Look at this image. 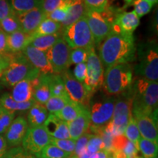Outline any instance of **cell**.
Returning a JSON list of instances; mask_svg holds the SVG:
<instances>
[{"instance_id": "19", "label": "cell", "mask_w": 158, "mask_h": 158, "mask_svg": "<svg viewBox=\"0 0 158 158\" xmlns=\"http://www.w3.org/2000/svg\"><path fill=\"white\" fill-rule=\"evenodd\" d=\"M140 24V19L134 11L119 13L114 21L112 29L124 35H133Z\"/></svg>"}, {"instance_id": "59", "label": "cell", "mask_w": 158, "mask_h": 158, "mask_svg": "<svg viewBox=\"0 0 158 158\" xmlns=\"http://www.w3.org/2000/svg\"><path fill=\"white\" fill-rule=\"evenodd\" d=\"M152 158H158L157 156H156V157H152Z\"/></svg>"}, {"instance_id": "41", "label": "cell", "mask_w": 158, "mask_h": 158, "mask_svg": "<svg viewBox=\"0 0 158 158\" xmlns=\"http://www.w3.org/2000/svg\"><path fill=\"white\" fill-rule=\"evenodd\" d=\"M133 5V11L135 12L139 19L143 17V15L148 14L151 11L153 6L152 4H151L147 0H134Z\"/></svg>"}, {"instance_id": "54", "label": "cell", "mask_w": 158, "mask_h": 158, "mask_svg": "<svg viewBox=\"0 0 158 158\" xmlns=\"http://www.w3.org/2000/svg\"><path fill=\"white\" fill-rule=\"evenodd\" d=\"M147 1L149 2L150 3L152 4V5H155V4H157V1H158V0H147Z\"/></svg>"}, {"instance_id": "31", "label": "cell", "mask_w": 158, "mask_h": 158, "mask_svg": "<svg viewBox=\"0 0 158 158\" xmlns=\"http://www.w3.org/2000/svg\"><path fill=\"white\" fill-rule=\"evenodd\" d=\"M49 86H50L51 96H56L69 99L68 94H67L66 89H65L64 81H63L61 75H49Z\"/></svg>"}, {"instance_id": "44", "label": "cell", "mask_w": 158, "mask_h": 158, "mask_svg": "<svg viewBox=\"0 0 158 158\" xmlns=\"http://www.w3.org/2000/svg\"><path fill=\"white\" fill-rule=\"evenodd\" d=\"M4 158H36V157L23 149V147H16L7 150Z\"/></svg>"}, {"instance_id": "15", "label": "cell", "mask_w": 158, "mask_h": 158, "mask_svg": "<svg viewBox=\"0 0 158 158\" xmlns=\"http://www.w3.org/2000/svg\"><path fill=\"white\" fill-rule=\"evenodd\" d=\"M40 75L25 78L17 83L13 87L11 96L15 101L19 102H29L33 100L35 88L39 84Z\"/></svg>"}, {"instance_id": "21", "label": "cell", "mask_w": 158, "mask_h": 158, "mask_svg": "<svg viewBox=\"0 0 158 158\" xmlns=\"http://www.w3.org/2000/svg\"><path fill=\"white\" fill-rule=\"evenodd\" d=\"M90 124L89 109L88 107H84L73 121L68 123L70 138L76 141L84 133H87Z\"/></svg>"}, {"instance_id": "56", "label": "cell", "mask_w": 158, "mask_h": 158, "mask_svg": "<svg viewBox=\"0 0 158 158\" xmlns=\"http://www.w3.org/2000/svg\"><path fill=\"white\" fill-rule=\"evenodd\" d=\"M107 158H116V157H114V155H113V153H112V152H108V155Z\"/></svg>"}, {"instance_id": "30", "label": "cell", "mask_w": 158, "mask_h": 158, "mask_svg": "<svg viewBox=\"0 0 158 158\" xmlns=\"http://www.w3.org/2000/svg\"><path fill=\"white\" fill-rule=\"evenodd\" d=\"M10 4L15 14H21L40 7L42 0H10Z\"/></svg>"}, {"instance_id": "36", "label": "cell", "mask_w": 158, "mask_h": 158, "mask_svg": "<svg viewBox=\"0 0 158 158\" xmlns=\"http://www.w3.org/2000/svg\"><path fill=\"white\" fill-rule=\"evenodd\" d=\"M69 102H70L69 99L56 96H51L44 106L46 108L48 112L50 114H55L60 110H62L64 107L65 105L68 103Z\"/></svg>"}, {"instance_id": "28", "label": "cell", "mask_w": 158, "mask_h": 158, "mask_svg": "<svg viewBox=\"0 0 158 158\" xmlns=\"http://www.w3.org/2000/svg\"><path fill=\"white\" fill-rule=\"evenodd\" d=\"M61 36L62 34L59 32L54 35L33 37H31L29 45L40 51H46L54 45Z\"/></svg>"}, {"instance_id": "27", "label": "cell", "mask_w": 158, "mask_h": 158, "mask_svg": "<svg viewBox=\"0 0 158 158\" xmlns=\"http://www.w3.org/2000/svg\"><path fill=\"white\" fill-rule=\"evenodd\" d=\"M84 107L85 106H83L81 105L70 101L65 105L62 110L55 114V115L66 123H69L73 121L80 114Z\"/></svg>"}, {"instance_id": "9", "label": "cell", "mask_w": 158, "mask_h": 158, "mask_svg": "<svg viewBox=\"0 0 158 158\" xmlns=\"http://www.w3.org/2000/svg\"><path fill=\"white\" fill-rule=\"evenodd\" d=\"M86 76L83 84L92 96L102 86L104 80V67L100 57L96 54L94 47L89 50L86 60Z\"/></svg>"}, {"instance_id": "46", "label": "cell", "mask_w": 158, "mask_h": 158, "mask_svg": "<svg viewBox=\"0 0 158 158\" xmlns=\"http://www.w3.org/2000/svg\"><path fill=\"white\" fill-rule=\"evenodd\" d=\"M67 0H42L41 7L46 15L59 7L65 6Z\"/></svg>"}, {"instance_id": "29", "label": "cell", "mask_w": 158, "mask_h": 158, "mask_svg": "<svg viewBox=\"0 0 158 158\" xmlns=\"http://www.w3.org/2000/svg\"><path fill=\"white\" fill-rule=\"evenodd\" d=\"M61 25L60 23L55 22L51 19L45 18L43 21L40 23L33 34L31 37L37 36H43V35H51L60 32Z\"/></svg>"}, {"instance_id": "23", "label": "cell", "mask_w": 158, "mask_h": 158, "mask_svg": "<svg viewBox=\"0 0 158 158\" xmlns=\"http://www.w3.org/2000/svg\"><path fill=\"white\" fill-rule=\"evenodd\" d=\"M48 116V110L44 105L35 102V103L29 109L28 116H27V122L29 127H34L43 126Z\"/></svg>"}, {"instance_id": "2", "label": "cell", "mask_w": 158, "mask_h": 158, "mask_svg": "<svg viewBox=\"0 0 158 158\" xmlns=\"http://www.w3.org/2000/svg\"><path fill=\"white\" fill-rule=\"evenodd\" d=\"M133 96L132 114L157 116L158 83L139 78L130 87Z\"/></svg>"}, {"instance_id": "57", "label": "cell", "mask_w": 158, "mask_h": 158, "mask_svg": "<svg viewBox=\"0 0 158 158\" xmlns=\"http://www.w3.org/2000/svg\"><path fill=\"white\" fill-rule=\"evenodd\" d=\"M68 158H77V157H76V156L73 155H71L70 157H68Z\"/></svg>"}, {"instance_id": "8", "label": "cell", "mask_w": 158, "mask_h": 158, "mask_svg": "<svg viewBox=\"0 0 158 158\" xmlns=\"http://www.w3.org/2000/svg\"><path fill=\"white\" fill-rule=\"evenodd\" d=\"M140 62L136 67V74L140 78L157 82L158 81V51L155 45H148L138 51Z\"/></svg>"}, {"instance_id": "34", "label": "cell", "mask_w": 158, "mask_h": 158, "mask_svg": "<svg viewBox=\"0 0 158 158\" xmlns=\"http://www.w3.org/2000/svg\"><path fill=\"white\" fill-rule=\"evenodd\" d=\"M0 29L7 35L12 34L15 31L21 30V25L18 20L16 14L14 13L0 21Z\"/></svg>"}, {"instance_id": "20", "label": "cell", "mask_w": 158, "mask_h": 158, "mask_svg": "<svg viewBox=\"0 0 158 158\" xmlns=\"http://www.w3.org/2000/svg\"><path fill=\"white\" fill-rule=\"evenodd\" d=\"M43 126L51 138L56 139L70 138L68 123L61 120L54 114H49Z\"/></svg>"}, {"instance_id": "49", "label": "cell", "mask_w": 158, "mask_h": 158, "mask_svg": "<svg viewBox=\"0 0 158 158\" xmlns=\"http://www.w3.org/2000/svg\"><path fill=\"white\" fill-rule=\"evenodd\" d=\"M7 35L5 32L0 29V56H5L10 54L7 48Z\"/></svg>"}, {"instance_id": "22", "label": "cell", "mask_w": 158, "mask_h": 158, "mask_svg": "<svg viewBox=\"0 0 158 158\" xmlns=\"http://www.w3.org/2000/svg\"><path fill=\"white\" fill-rule=\"evenodd\" d=\"M31 35L19 30L7 35V48L11 54H19L29 44Z\"/></svg>"}, {"instance_id": "6", "label": "cell", "mask_w": 158, "mask_h": 158, "mask_svg": "<svg viewBox=\"0 0 158 158\" xmlns=\"http://www.w3.org/2000/svg\"><path fill=\"white\" fill-rule=\"evenodd\" d=\"M125 97L116 100L111 119L105 127V130L113 136L123 135L132 114L133 96L129 89Z\"/></svg>"}, {"instance_id": "53", "label": "cell", "mask_w": 158, "mask_h": 158, "mask_svg": "<svg viewBox=\"0 0 158 158\" xmlns=\"http://www.w3.org/2000/svg\"><path fill=\"white\" fill-rule=\"evenodd\" d=\"M90 156H91L90 154L86 150V151H85L84 153H82L81 155L78 156L77 158H89Z\"/></svg>"}, {"instance_id": "37", "label": "cell", "mask_w": 158, "mask_h": 158, "mask_svg": "<svg viewBox=\"0 0 158 158\" xmlns=\"http://www.w3.org/2000/svg\"><path fill=\"white\" fill-rule=\"evenodd\" d=\"M14 118V112L7 110L0 104V135L5 133Z\"/></svg>"}, {"instance_id": "14", "label": "cell", "mask_w": 158, "mask_h": 158, "mask_svg": "<svg viewBox=\"0 0 158 158\" xmlns=\"http://www.w3.org/2000/svg\"><path fill=\"white\" fill-rule=\"evenodd\" d=\"M21 53L31 66L42 75L54 74L45 51H40L28 45Z\"/></svg>"}, {"instance_id": "38", "label": "cell", "mask_w": 158, "mask_h": 158, "mask_svg": "<svg viewBox=\"0 0 158 158\" xmlns=\"http://www.w3.org/2000/svg\"><path fill=\"white\" fill-rule=\"evenodd\" d=\"M89 50L82 48H70L69 66L72 64H78L82 62H86Z\"/></svg>"}, {"instance_id": "11", "label": "cell", "mask_w": 158, "mask_h": 158, "mask_svg": "<svg viewBox=\"0 0 158 158\" xmlns=\"http://www.w3.org/2000/svg\"><path fill=\"white\" fill-rule=\"evenodd\" d=\"M67 94L70 101L87 107L91 95L83 83L78 81L68 70L61 74Z\"/></svg>"}, {"instance_id": "42", "label": "cell", "mask_w": 158, "mask_h": 158, "mask_svg": "<svg viewBox=\"0 0 158 158\" xmlns=\"http://www.w3.org/2000/svg\"><path fill=\"white\" fill-rule=\"evenodd\" d=\"M102 149H105L102 138L100 135H92L88 141L87 146H86V151L90 155H92V154Z\"/></svg>"}, {"instance_id": "24", "label": "cell", "mask_w": 158, "mask_h": 158, "mask_svg": "<svg viewBox=\"0 0 158 158\" xmlns=\"http://www.w3.org/2000/svg\"><path fill=\"white\" fill-rule=\"evenodd\" d=\"M68 7V15L64 22L61 23V31L60 32L66 29L67 27L76 22L82 18L86 14V9L82 0H76L73 3H72Z\"/></svg>"}, {"instance_id": "51", "label": "cell", "mask_w": 158, "mask_h": 158, "mask_svg": "<svg viewBox=\"0 0 158 158\" xmlns=\"http://www.w3.org/2000/svg\"><path fill=\"white\" fill-rule=\"evenodd\" d=\"M7 144L5 138L0 135V158H4L7 151Z\"/></svg>"}, {"instance_id": "47", "label": "cell", "mask_w": 158, "mask_h": 158, "mask_svg": "<svg viewBox=\"0 0 158 158\" xmlns=\"http://www.w3.org/2000/svg\"><path fill=\"white\" fill-rule=\"evenodd\" d=\"M73 76L78 81L83 83L86 76V63L82 62L76 65L73 70Z\"/></svg>"}, {"instance_id": "55", "label": "cell", "mask_w": 158, "mask_h": 158, "mask_svg": "<svg viewBox=\"0 0 158 158\" xmlns=\"http://www.w3.org/2000/svg\"><path fill=\"white\" fill-rule=\"evenodd\" d=\"M124 2H125L126 5H130V4H131L134 0H124Z\"/></svg>"}, {"instance_id": "25", "label": "cell", "mask_w": 158, "mask_h": 158, "mask_svg": "<svg viewBox=\"0 0 158 158\" xmlns=\"http://www.w3.org/2000/svg\"><path fill=\"white\" fill-rule=\"evenodd\" d=\"M51 97L49 86V75L41 74L39 84L35 88L33 94V100L40 104L45 105Z\"/></svg>"}, {"instance_id": "48", "label": "cell", "mask_w": 158, "mask_h": 158, "mask_svg": "<svg viewBox=\"0 0 158 158\" xmlns=\"http://www.w3.org/2000/svg\"><path fill=\"white\" fill-rule=\"evenodd\" d=\"M14 13L9 0H0V21Z\"/></svg>"}, {"instance_id": "45", "label": "cell", "mask_w": 158, "mask_h": 158, "mask_svg": "<svg viewBox=\"0 0 158 158\" xmlns=\"http://www.w3.org/2000/svg\"><path fill=\"white\" fill-rule=\"evenodd\" d=\"M92 135H93L89 133H86L78 138L76 140V147H75L74 152L73 155L78 157V156L81 155L82 153H84L86 150V146H87L89 140L90 139Z\"/></svg>"}, {"instance_id": "33", "label": "cell", "mask_w": 158, "mask_h": 158, "mask_svg": "<svg viewBox=\"0 0 158 158\" xmlns=\"http://www.w3.org/2000/svg\"><path fill=\"white\" fill-rule=\"evenodd\" d=\"M70 156V154L62 151L51 143L35 155L36 158H68Z\"/></svg>"}, {"instance_id": "13", "label": "cell", "mask_w": 158, "mask_h": 158, "mask_svg": "<svg viewBox=\"0 0 158 158\" xmlns=\"http://www.w3.org/2000/svg\"><path fill=\"white\" fill-rule=\"evenodd\" d=\"M115 101L114 99H108L92 105L89 109L91 125L105 127L113 116Z\"/></svg>"}, {"instance_id": "40", "label": "cell", "mask_w": 158, "mask_h": 158, "mask_svg": "<svg viewBox=\"0 0 158 158\" xmlns=\"http://www.w3.org/2000/svg\"><path fill=\"white\" fill-rule=\"evenodd\" d=\"M86 11L102 13L108 7V0H82Z\"/></svg>"}, {"instance_id": "18", "label": "cell", "mask_w": 158, "mask_h": 158, "mask_svg": "<svg viewBox=\"0 0 158 158\" xmlns=\"http://www.w3.org/2000/svg\"><path fill=\"white\" fill-rule=\"evenodd\" d=\"M21 30L29 35H32L37 27L46 18L42 7H37L26 13L16 14Z\"/></svg>"}, {"instance_id": "43", "label": "cell", "mask_w": 158, "mask_h": 158, "mask_svg": "<svg viewBox=\"0 0 158 158\" xmlns=\"http://www.w3.org/2000/svg\"><path fill=\"white\" fill-rule=\"evenodd\" d=\"M68 15V7L66 6H62V7H59L51 13L46 15V18L51 19L55 22L62 23L66 20Z\"/></svg>"}, {"instance_id": "35", "label": "cell", "mask_w": 158, "mask_h": 158, "mask_svg": "<svg viewBox=\"0 0 158 158\" xmlns=\"http://www.w3.org/2000/svg\"><path fill=\"white\" fill-rule=\"evenodd\" d=\"M124 135L128 140H129V141L133 142L136 147L138 148V141H139L140 138H141V136L140 135L137 124H136L135 120L133 115L130 116L129 122H128L127 126H126L125 130H124Z\"/></svg>"}, {"instance_id": "7", "label": "cell", "mask_w": 158, "mask_h": 158, "mask_svg": "<svg viewBox=\"0 0 158 158\" xmlns=\"http://www.w3.org/2000/svg\"><path fill=\"white\" fill-rule=\"evenodd\" d=\"M118 14L113 10L107 8L102 13L86 11L85 15L93 37L94 45L100 44L111 31Z\"/></svg>"}, {"instance_id": "1", "label": "cell", "mask_w": 158, "mask_h": 158, "mask_svg": "<svg viewBox=\"0 0 158 158\" xmlns=\"http://www.w3.org/2000/svg\"><path fill=\"white\" fill-rule=\"evenodd\" d=\"M135 46L133 35H124L112 29L99 44V57L104 68L129 63L134 59Z\"/></svg>"}, {"instance_id": "50", "label": "cell", "mask_w": 158, "mask_h": 158, "mask_svg": "<svg viewBox=\"0 0 158 158\" xmlns=\"http://www.w3.org/2000/svg\"><path fill=\"white\" fill-rule=\"evenodd\" d=\"M13 54H9L5 56H0V74L2 72V70L6 68L10 62V59L11 58V56Z\"/></svg>"}, {"instance_id": "5", "label": "cell", "mask_w": 158, "mask_h": 158, "mask_svg": "<svg viewBox=\"0 0 158 158\" xmlns=\"http://www.w3.org/2000/svg\"><path fill=\"white\" fill-rule=\"evenodd\" d=\"M62 37L70 48L90 49L94 47L92 32L86 15L72 23L62 31Z\"/></svg>"}, {"instance_id": "32", "label": "cell", "mask_w": 158, "mask_h": 158, "mask_svg": "<svg viewBox=\"0 0 158 158\" xmlns=\"http://www.w3.org/2000/svg\"><path fill=\"white\" fill-rule=\"evenodd\" d=\"M138 150L142 153L143 158H152L158 155V143L141 137L138 141Z\"/></svg>"}, {"instance_id": "3", "label": "cell", "mask_w": 158, "mask_h": 158, "mask_svg": "<svg viewBox=\"0 0 158 158\" xmlns=\"http://www.w3.org/2000/svg\"><path fill=\"white\" fill-rule=\"evenodd\" d=\"M133 83V70L129 63L117 64L106 69L102 87L108 95H118L129 89Z\"/></svg>"}, {"instance_id": "39", "label": "cell", "mask_w": 158, "mask_h": 158, "mask_svg": "<svg viewBox=\"0 0 158 158\" xmlns=\"http://www.w3.org/2000/svg\"><path fill=\"white\" fill-rule=\"evenodd\" d=\"M51 143L54 144L62 151L65 152L73 155L74 152L75 147H76V141L72 138H67V139H56V138H51Z\"/></svg>"}, {"instance_id": "10", "label": "cell", "mask_w": 158, "mask_h": 158, "mask_svg": "<svg viewBox=\"0 0 158 158\" xmlns=\"http://www.w3.org/2000/svg\"><path fill=\"white\" fill-rule=\"evenodd\" d=\"M70 48L61 36L52 47L45 51L54 74L61 75L68 70Z\"/></svg>"}, {"instance_id": "52", "label": "cell", "mask_w": 158, "mask_h": 158, "mask_svg": "<svg viewBox=\"0 0 158 158\" xmlns=\"http://www.w3.org/2000/svg\"><path fill=\"white\" fill-rule=\"evenodd\" d=\"M108 152L106 150L102 149L91 155L89 158H107Z\"/></svg>"}, {"instance_id": "12", "label": "cell", "mask_w": 158, "mask_h": 158, "mask_svg": "<svg viewBox=\"0 0 158 158\" xmlns=\"http://www.w3.org/2000/svg\"><path fill=\"white\" fill-rule=\"evenodd\" d=\"M51 138L43 126L29 127L21 144L23 149L35 155L51 143Z\"/></svg>"}, {"instance_id": "16", "label": "cell", "mask_w": 158, "mask_h": 158, "mask_svg": "<svg viewBox=\"0 0 158 158\" xmlns=\"http://www.w3.org/2000/svg\"><path fill=\"white\" fill-rule=\"evenodd\" d=\"M28 128V122L24 117L19 116L14 118L5 132L4 137L7 142V147H16L22 143Z\"/></svg>"}, {"instance_id": "58", "label": "cell", "mask_w": 158, "mask_h": 158, "mask_svg": "<svg viewBox=\"0 0 158 158\" xmlns=\"http://www.w3.org/2000/svg\"><path fill=\"white\" fill-rule=\"evenodd\" d=\"M130 158H143V157H139V156H135V157H130Z\"/></svg>"}, {"instance_id": "4", "label": "cell", "mask_w": 158, "mask_h": 158, "mask_svg": "<svg viewBox=\"0 0 158 158\" xmlns=\"http://www.w3.org/2000/svg\"><path fill=\"white\" fill-rule=\"evenodd\" d=\"M40 74L31 66L22 53L13 54L8 64L0 74V80L5 86L13 87L23 79Z\"/></svg>"}, {"instance_id": "26", "label": "cell", "mask_w": 158, "mask_h": 158, "mask_svg": "<svg viewBox=\"0 0 158 158\" xmlns=\"http://www.w3.org/2000/svg\"><path fill=\"white\" fill-rule=\"evenodd\" d=\"M35 103V101L34 100H31L30 101L25 102H16L13 100L11 94L9 93L4 94L0 98V104L7 110H10V111L14 112V113L15 111H25V110H28Z\"/></svg>"}, {"instance_id": "17", "label": "cell", "mask_w": 158, "mask_h": 158, "mask_svg": "<svg viewBox=\"0 0 158 158\" xmlns=\"http://www.w3.org/2000/svg\"><path fill=\"white\" fill-rule=\"evenodd\" d=\"M142 138L158 143L157 116L135 114L133 115Z\"/></svg>"}]
</instances>
